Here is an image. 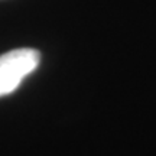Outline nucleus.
Instances as JSON below:
<instances>
[{"label":"nucleus","instance_id":"f257e3e1","mask_svg":"<svg viewBox=\"0 0 156 156\" xmlns=\"http://www.w3.org/2000/svg\"><path fill=\"white\" fill-rule=\"evenodd\" d=\"M41 54L32 48L13 49L0 55V97L10 94L36 69Z\"/></svg>","mask_w":156,"mask_h":156}]
</instances>
